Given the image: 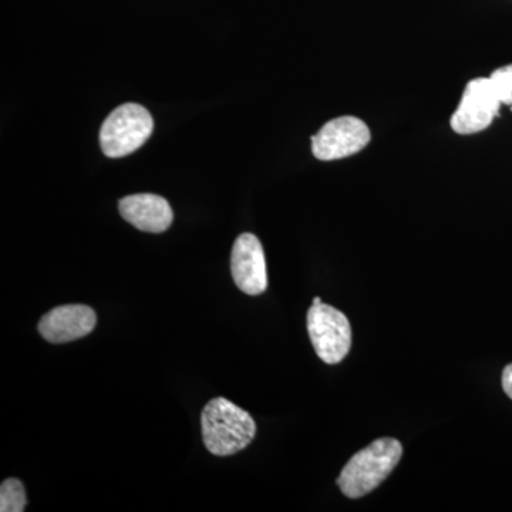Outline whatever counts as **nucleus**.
Returning a JSON list of instances; mask_svg holds the SVG:
<instances>
[{"label": "nucleus", "instance_id": "f257e3e1", "mask_svg": "<svg viewBox=\"0 0 512 512\" xmlns=\"http://www.w3.org/2000/svg\"><path fill=\"white\" fill-rule=\"evenodd\" d=\"M201 427L205 447L218 457L245 450L256 434V423L251 414L224 397L207 403L202 410Z\"/></svg>", "mask_w": 512, "mask_h": 512}, {"label": "nucleus", "instance_id": "f03ea898", "mask_svg": "<svg viewBox=\"0 0 512 512\" xmlns=\"http://www.w3.org/2000/svg\"><path fill=\"white\" fill-rule=\"evenodd\" d=\"M403 446L399 440L383 437L350 458L338 478L343 495L362 498L376 490L399 464Z\"/></svg>", "mask_w": 512, "mask_h": 512}, {"label": "nucleus", "instance_id": "7ed1b4c3", "mask_svg": "<svg viewBox=\"0 0 512 512\" xmlns=\"http://www.w3.org/2000/svg\"><path fill=\"white\" fill-rule=\"evenodd\" d=\"M153 130L154 120L147 109L136 103L123 104L101 126V150L109 158L126 157L146 144Z\"/></svg>", "mask_w": 512, "mask_h": 512}, {"label": "nucleus", "instance_id": "20e7f679", "mask_svg": "<svg viewBox=\"0 0 512 512\" xmlns=\"http://www.w3.org/2000/svg\"><path fill=\"white\" fill-rule=\"evenodd\" d=\"M306 325L320 360L328 365H336L349 355L352 348V328L345 313L326 303L312 305Z\"/></svg>", "mask_w": 512, "mask_h": 512}, {"label": "nucleus", "instance_id": "39448f33", "mask_svg": "<svg viewBox=\"0 0 512 512\" xmlns=\"http://www.w3.org/2000/svg\"><path fill=\"white\" fill-rule=\"evenodd\" d=\"M370 130L353 116L330 120L312 137L313 156L320 161L342 160L359 153L370 143Z\"/></svg>", "mask_w": 512, "mask_h": 512}, {"label": "nucleus", "instance_id": "423d86ee", "mask_svg": "<svg viewBox=\"0 0 512 512\" xmlns=\"http://www.w3.org/2000/svg\"><path fill=\"white\" fill-rule=\"evenodd\" d=\"M500 107L501 101L495 93L490 77L471 80L464 90L456 113L451 117V128L463 136L480 133L490 127L498 116Z\"/></svg>", "mask_w": 512, "mask_h": 512}, {"label": "nucleus", "instance_id": "0eeeda50", "mask_svg": "<svg viewBox=\"0 0 512 512\" xmlns=\"http://www.w3.org/2000/svg\"><path fill=\"white\" fill-rule=\"evenodd\" d=\"M231 274L239 291L261 295L268 289V269L261 241L254 234L239 235L232 247Z\"/></svg>", "mask_w": 512, "mask_h": 512}, {"label": "nucleus", "instance_id": "6e6552de", "mask_svg": "<svg viewBox=\"0 0 512 512\" xmlns=\"http://www.w3.org/2000/svg\"><path fill=\"white\" fill-rule=\"evenodd\" d=\"M97 325L96 312L86 305L57 306L39 322V332L47 342L69 343L90 335Z\"/></svg>", "mask_w": 512, "mask_h": 512}, {"label": "nucleus", "instance_id": "1a4fd4ad", "mask_svg": "<svg viewBox=\"0 0 512 512\" xmlns=\"http://www.w3.org/2000/svg\"><path fill=\"white\" fill-rule=\"evenodd\" d=\"M121 217L143 232L161 234L173 222V210L165 198L156 194L128 195L119 202Z\"/></svg>", "mask_w": 512, "mask_h": 512}, {"label": "nucleus", "instance_id": "9d476101", "mask_svg": "<svg viewBox=\"0 0 512 512\" xmlns=\"http://www.w3.org/2000/svg\"><path fill=\"white\" fill-rule=\"evenodd\" d=\"M28 505L25 488L16 478H8L0 487V511L23 512Z\"/></svg>", "mask_w": 512, "mask_h": 512}, {"label": "nucleus", "instance_id": "9b49d317", "mask_svg": "<svg viewBox=\"0 0 512 512\" xmlns=\"http://www.w3.org/2000/svg\"><path fill=\"white\" fill-rule=\"evenodd\" d=\"M490 80L501 104L512 106V64L495 70Z\"/></svg>", "mask_w": 512, "mask_h": 512}, {"label": "nucleus", "instance_id": "f8f14e48", "mask_svg": "<svg viewBox=\"0 0 512 512\" xmlns=\"http://www.w3.org/2000/svg\"><path fill=\"white\" fill-rule=\"evenodd\" d=\"M505 394L512 400V363L505 367L503 377H501Z\"/></svg>", "mask_w": 512, "mask_h": 512}, {"label": "nucleus", "instance_id": "ddd939ff", "mask_svg": "<svg viewBox=\"0 0 512 512\" xmlns=\"http://www.w3.org/2000/svg\"><path fill=\"white\" fill-rule=\"evenodd\" d=\"M322 302V299L319 298V296H316L315 299H313V305H320Z\"/></svg>", "mask_w": 512, "mask_h": 512}]
</instances>
